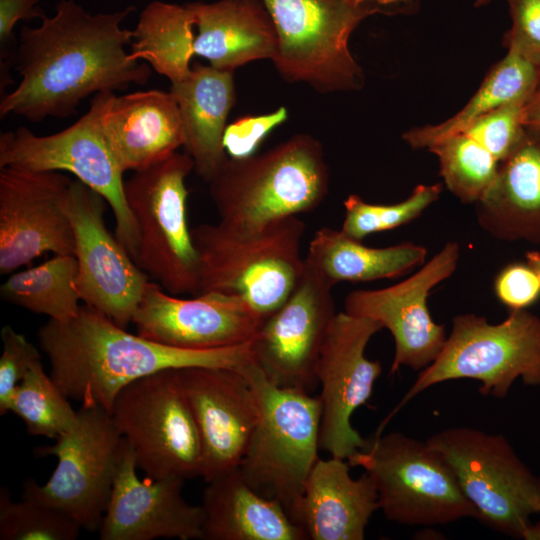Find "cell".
Returning <instances> with one entry per match:
<instances>
[{
	"label": "cell",
	"instance_id": "6da1fadb",
	"mask_svg": "<svg viewBox=\"0 0 540 540\" xmlns=\"http://www.w3.org/2000/svg\"><path fill=\"white\" fill-rule=\"evenodd\" d=\"M134 10L91 14L73 0H61L38 27L24 25L12 57L21 79L2 97L0 117L67 118L92 93L146 84L151 67L126 52L133 30L121 27Z\"/></svg>",
	"mask_w": 540,
	"mask_h": 540
},
{
	"label": "cell",
	"instance_id": "7a4b0ae2",
	"mask_svg": "<svg viewBox=\"0 0 540 540\" xmlns=\"http://www.w3.org/2000/svg\"><path fill=\"white\" fill-rule=\"evenodd\" d=\"M38 339L62 392L81 406L110 414L119 391L150 374L192 366L240 371L253 361L252 341L213 350L170 347L127 332L85 304L67 321L50 319L39 328Z\"/></svg>",
	"mask_w": 540,
	"mask_h": 540
},
{
	"label": "cell",
	"instance_id": "3957f363",
	"mask_svg": "<svg viewBox=\"0 0 540 540\" xmlns=\"http://www.w3.org/2000/svg\"><path fill=\"white\" fill-rule=\"evenodd\" d=\"M208 184L219 223L249 231L316 209L329 169L321 142L298 133L261 154L229 157Z\"/></svg>",
	"mask_w": 540,
	"mask_h": 540
},
{
	"label": "cell",
	"instance_id": "277c9868",
	"mask_svg": "<svg viewBox=\"0 0 540 540\" xmlns=\"http://www.w3.org/2000/svg\"><path fill=\"white\" fill-rule=\"evenodd\" d=\"M298 216L237 231L217 224L191 229L199 259L198 294L219 292L246 300L263 321L288 298L304 271Z\"/></svg>",
	"mask_w": 540,
	"mask_h": 540
},
{
	"label": "cell",
	"instance_id": "5b68a950",
	"mask_svg": "<svg viewBox=\"0 0 540 540\" xmlns=\"http://www.w3.org/2000/svg\"><path fill=\"white\" fill-rule=\"evenodd\" d=\"M240 371L255 391L259 418L238 469L250 487L278 502L292 519L319 459L320 397L271 383L254 361Z\"/></svg>",
	"mask_w": 540,
	"mask_h": 540
},
{
	"label": "cell",
	"instance_id": "8992f818",
	"mask_svg": "<svg viewBox=\"0 0 540 540\" xmlns=\"http://www.w3.org/2000/svg\"><path fill=\"white\" fill-rule=\"evenodd\" d=\"M262 1L277 33V71L320 93L359 90L364 74L349 49L351 34L371 15L402 12L362 0Z\"/></svg>",
	"mask_w": 540,
	"mask_h": 540
},
{
	"label": "cell",
	"instance_id": "52a82bcc",
	"mask_svg": "<svg viewBox=\"0 0 540 540\" xmlns=\"http://www.w3.org/2000/svg\"><path fill=\"white\" fill-rule=\"evenodd\" d=\"M519 378L525 385L540 386V317L527 309L510 310L502 322L491 324L483 316L457 315L436 359L420 371L386 421L412 398L445 381L473 379L480 382L481 394L501 399Z\"/></svg>",
	"mask_w": 540,
	"mask_h": 540
},
{
	"label": "cell",
	"instance_id": "ba28073f",
	"mask_svg": "<svg viewBox=\"0 0 540 540\" xmlns=\"http://www.w3.org/2000/svg\"><path fill=\"white\" fill-rule=\"evenodd\" d=\"M194 170L187 153L175 152L124 180L138 233L135 263L165 291L198 293L199 259L188 227L185 179Z\"/></svg>",
	"mask_w": 540,
	"mask_h": 540
},
{
	"label": "cell",
	"instance_id": "9c48e42d",
	"mask_svg": "<svg viewBox=\"0 0 540 540\" xmlns=\"http://www.w3.org/2000/svg\"><path fill=\"white\" fill-rule=\"evenodd\" d=\"M347 461L372 477L379 509L389 521L430 526L477 518L450 466L427 440L376 433Z\"/></svg>",
	"mask_w": 540,
	"mask_h": 540
},
{
	"label": "cell",
	"instance_id": "30bf717a",
	"mask_svg": "<svg viewBox=\"0 0 540 540\" xmlns=\"http://www.w3.org/2000/svg\"><path fill=\"white\" fill-rule=\"evenodd\" d=\"M450 466L477 519L510 537L525 539L539 513L538 476L500 434L452 427L427 439Z\"/></svg>",
	"mask_w": 540,
	"mask_h": 540
},
{
	"label": "cell",
	"instance_id": "8fae6325",
	"mask_svg": "<svg viewBox=\"0 0 540 540\" xmlns=\"http://www.w3.org/2000/svg\"><path fill=\"white\" fill-rule=\"evenodd\" d=\"M113 92L96 93L88 111L68 128L39 136L25 127L0 134V168L61 171L99 193L111 207L115 236L135 259L138 233L124 194V171L102 128V115Z\"/></svg>",
	"mask_w": 540,
	"mask_h": 540
},
{
	"label": "cell",
	"instance_id": "7c38bea8",
	"mask_svg": "<svg viewBox=\"0 0 540 540\" xmlns=\"http://www.w3.org/2000/svg\"><path fill=\"white\" fill-rule=\"evenodd\" d=\"M124 441L109 412L98 406H81L74 425L54 444L35 448L37 456H55L57 466L43 485L27 479L22 497L57 507L82 529L97 531L108 505Z\"/></svg>",
	"mask_w": 540,
	"mask_h": 540
},
{
	"label": "cell",
	"instance_id": "4fadbf2b",
	"mask_svg": "<svg viewBox=\"0 0 540 540\" xmlns=\"http://www.w3.org/2000/svg\"><path fill=\"white\" fill-rule=\"evenodd\" d=\"M111 416L145 477L200 476V438L178 369L150 374L122 388Z\"/></svg>",
	"mask_w": 540,
	"mask_h": 540
},
{
	"label": "cell",
	"instance_id": "5bb4252c",
	"mask_svg": "<svg viewBox=\"0 0 540 540\" xmlns=\"http://www.w3.org/2000/svg\"><path fill=\"white\" fill-rule=\"evenodd\" d=\"M381 329L375 320L344 311L335 315L327 331L315 375L321 386L320 448L332 457L347 460L368 443L351 417L369 400L382 372L381 363L365 355Z\"/></svg>",
	"mask_w": 540,
	"mask_h": 540
},
{
	"label": "cell",
	"instance_id": "9a60e30c",
	"mask_svg": "<svg viewBox=\"0 0 540 540\" xmlns=\"http://www.w3.org/2000/svg\"><path fill=\"white\" fill-rule=\"evenodd\" d=\"M106 204L99 193L73 180L67 213L74 233L76 288L85 305L126 329L149 279L106 228Z\"/></svg>",
	"mask_w": 540,
	"mask_h": 540
},
{
	"label": "cell",
	"instance_id": "2e32d148",
	"mask_svg": "<svg viewBox=\"0 0 540 540\" xmlns=\"http://www.w3.org/2000/svg\"><path fill=\"white\" fill-rule=\"evenodd\" d=\"M74 179L61 171L0 168V273L44 253L74 255L67 200Z\"/></svg>",
	"mask_w": 540,
	"mask_h": 540
},
{
	"label": "cell",
	"instance_id": "e0dca14e",
	"mask_svg": "<svg viewBox=\"0 0 540 540\" xmlns=\"http://www.w3.org/2000/svg\"><path fill=\"white\" fill-rule=\"evenodd\" d=\"M332 288L305 262L288 298L262 322L251 342L253 361L271 383L307 391L317 383L319 354L337 314Z\"/></svg>",
	"mask_w": 540,
	"mask_h": 540
},
{
	"label": "cell",
	"instance_id": "ac0fdd59",
	"mask_svg": "<svg viewBox=\"0 0 540 540\" xmlns=\"http://www.w3.org/2000/svg\"><path fill=\"white\" fill-rule=\"evenodd\" d=\"M459 259V245L448 242L423 267L405 280L376 290H355L345 298V312L377 321L389 330L395 352L390 374L402 366L423 370L431 364L446 341L445 326L429 312L430 291L449 278Z\"/></svg>",
	"mask_w": 540,
	"mask_h": 540
},
{
	"label": "cell",
	"instance_id": "d6986e66",
	"mask_svg": "<svg viewBox=\"0 0 540 540\" xmlns=\"http://www.w3.org/2000/svg\"><path fill=\"white\" fill-rule=\"evenodd\" d=\"M263 319L243 298L204 292L180 298L149 280L132 318L137 334L190 350H213L251 342Z\"/></svg>",
	"mask_w": 540,
	"mask_h": 540
},
{
	"label": "cell",
	"instance_id": "ffe728a7",
	"mask_svg": "<svg viewBox=\"0 0 540 540\" xmlns=\"http://www.w3.org/2000/svg\"><path fill=\"white\" fill-rule=\"evenodd\" d=\"M201 443L200 476L209 482L239 467L259 418V404L239 370L178 369Z\"/></svg>",
	"mask_w": 540,
	"mask_h": 540
},
{
	"label": "cell",
	"instance_id": "44dd1931",
	"mask_svg": "<svg viewBox=\"0 0 540 540\" xmlns=\"http://www.w3.org/2000/svg\"><path fill=\"white\" fill-rule=\"evenodd\" d=\"M137 469L134 453L125 439L111 495L98 529L100 539H202L203 510L184 499V479L145 477L141 480Z\"/></svg>",
	"mask_w": 540,
	"mask_h": 540
},
{
	"label": "cell",
	"instance_id": "7402d4cb",
	"mask_svg": "<svg viewBox=\"0 0 540 540\" xmlns=\"http://www.w3.org/2000/svg\"><path fill=\"white\" fill-rule=\"evenodd\" d=\"M347 460L319 458L306 481L292 520L312 540H362L373 513L379 510L372 477L350 475Z\"/></svg>",
	"mask_w": 540,
	"mask_h": 540
},
{
	"label": "cell",
	"instance_id": "603a6c76",
	"mask_svg": "<svg viewBox=\"0 0 540 540\" xmlns=\"http://www.w3.org/2000/svg\"><path fill=\"white\" fill-rule=\"evenodd\" d=\"M102 128L124 172L160 162L184 144L180 111L171 91L112 93L102 115Z\"/></svg>",
	"mask_w": 540,
	"mask_h": 540
},
{
	"label": "cell",
	"instance_id": "cb8c5ba5",
	"mask_svg": "<svg viewBox=\"0 0 540 540\" xmlns=\"http://www.w3.org/2000/svg\"><path fill=\"white\" fill-rule=\"evenodd\" d=\"M479 226L503 241L540 243V131L526 128L476 203Z\"/></svg>",
	"mask_w": 540,
	"mask_h": 540
},
{
	"label": "cell",
	"instance_id": "d4e9b609",
	"mask_svg": "<svg viewBox=\"0 0 540 540\" xmlns=\"http://www.w3.org/2000/svg\"><path fill=\"white\" fill-rule=\"evenodd\" d=\"M198 29L194 53L220 70L234 71L255 60L273 59L277 33L261 0L187 3Z\"/></svg>",
	"mask_w": 540,
	"mask_h": 540
},
{
	"label": "cell",
	"instance_id": "484cf974",
	"mask_svg": "<svg viewBox=\"0 0 540 540\" xmlns=\"http://www.w3.org/2000/svg\"><path fill=\"white\" fill-rule=\"evenodd\" d=\"M233 72L195 63L186 79L171 84L182 121L184 152L207 183L229 158L223 135L236 101Z\"/></svg>",
	"mask_w": 540,
	"mask_h": 540
},
{
	"label": "cell",
	"instance_id": "4316f807",
	"mask_svg": "<svg viewBox=\"0 0 540 540\" xmlns=\"http://www.w3.org/2000/svg\"><path fill=\"white\" fill-rule=\"evenodd\" d=\"M202 539L305 540V531L275 500L250 487L238 468L207 482Z\"/></svg>",
	"mask_w": 540,
	"mask_h": 540
},
{
	"label": "cell",
	"instance_id": "83f0119b",
	"mask_svg": "<svg viewBox=\"0 0 540 540\" xmlns=\"http://www.w3.org/2000/svg\"><path fill=\"white\" fill-rule=\"evenodd\" d=\"M424 246L404 242L384 248L363 245L341 230L321 227L313 235L305 262L329 285L400 277L424 263Z\"/></svg>",
	"mask_w": 540,
	"mask_h": 540
},
{
	"label": "cell",
	"instance_id": "f1b7e54d",
	"mask_svg": "<svg viewBox=\"0 0 540 540\" xmlns=\"http://www.w3.org/2000/svg\"><path fill=\"white\" fill-rule=\"evenodd\" d=\"M540 77V67L516 52L506 55L488 71L480 87L455 115L434 125L412 128L403 134L413 149H426L439 139L463 132L480 117L511 101L528 98Z\"/></svg>",
	"mask_w": 540,
	"mask_h": 540
},
{
	"label": "cell",
	"instance_id": "f546056e",
	"mask_svg": "<svg viewBox=\"0 0 540 540\" xmlns=\"http://www.w3.org/2000/svg\"><path fill=\"white\" fill-rule=\"evenodd\" d=\"M194 19L185 5L153 1L141 12L133 30L129 55L145 60L171 84L186 79L194 53Z\"/></svg>",
	"mask_w": 540,
	"mask_h": 540
},
{
	"label": "cell",
	"instance_id": "4dcf8cb0",
	"mask_svg": "<svg viewBox=\"0 0 540 540\" xmlns=\"http://www.w3.org/2000/svg\"><path fill=\"white\" fill-rule=\"evenodd\" d=\"M74 255H54L44 263L12 274L0 287L1 298L54 321L75 317L81 305Z\"/></svg>",
	"mask_w": 540,
	"mask_h": 540
},
{
	"label": "cell",
	"instance_id": "1f68e13d",
	"mask_svg": "<svg viewBox=\"0 0 540 540\" xmlns=\"http://www.w3.org/2000/svg\"><path fill=\"white\" fill-rule=\"evenodd\" d=\"M427 150L437 157L447 188L461 202L476 204L496 179L500 162L463 132L443 137Z\"/></svg>",
	"mask_w": 540,
	"mask_h": 540
},
{
	"label": "cell",
	"instance_id": "d6a6232c",
	"mask_svg": "<svg viewBox=\"0 0 540 540\" xmlns=\"http://www.w3.org/2000/svg\"><path fill=\"white\" fill-rule=\"evenodd\" d=\"M68 399L38 361L16 386L9 411L24 422L28 434L55 440L77 420Z\"/></svg>",
	"mask_w": 540,
	"mask_h": 540
},
{
	"label": "cell",
	"instance_id": "836d02e7",
	"mask_svg": "<svg viewBox=\"0 0 540 540\" xmlns=\"http://www.w3.org/2000/svg\"><path fill=\"white\" fill-rule=\"evenodd\" d=\"M81 530L61 509L31 498L13 501L6 487L0 489L1 540H75Z\"/></svg>",
	"mask_w": 540,
	"mask_h": 540
},
{
	"label": "cell",
	"instance_id": "e575fe53",
	"mask_svg": "<svg viewBox=\"0 0 540 540\" xmlns=\"http://www.w3.org/2000/svg\"><path fill=\"white\" fill-rule=\"evenodd\" d=\"M442 192V183L416 186L410 196L395 204H372L351 194L344 201L345 217L341 231L362 241L366 236L391 230L418 218Z\"/></svg>",
	"mask_w": 540,
	"mask_h": 540
},
{
	"label": "cell",
	"instance_id": "d590c367",
	"mask_svg": "<svg viewBox=\"0 0 540 540\" xmlns=\"http://www.w3.org/2000/svg\"><path fill=\"white\" fill-rule=\"evenodd\" d=\"M528 98L506 103L480 117L463 133L486 148L499 162L503 161L521 140L525 104Z\"/></svg>",
	"mask_w": 540,
	"mask_h": 540
},
{
	"label": "cell",
	"instance_id": "8d00e7d4",
	"mask_svg": "<svg viewBox=\"0 0 540 540\" xmlns=\"http://www.w3.org/2000/svg\"><path fill=\"white\" fill-rule=\"evenodd\" d=\"M1 341L0 415H5L10 412V401L16 386L30 368L41 361V354L23 334L9 325L2 327Z\"/></svg>",
	"mask_w": 540,
	"mask_h": 540
},
{
	"label": "cell",
	"instance_id": "74e56055",
	"mask_svg": "<svg viewBox=\"0 0 540 540\" xmlns=\"http://www.w3.org/2000/svg\"><path fill=\"white\" fill-rule=\"evenodd\" d=\"M506 1L511 26L504 35V46L540 67V0Z\"/></svg>",
	"mask_w": 540,
	"mask_h": 540
},
{
	"label": "cell",
	"instance_id": "f35d334b",
	"mask_svg": "<svg viewBox=\"0 0 540 540\" xmlns=\"http://www.w3.org/2000/svg\"><path fill=\"white\" fill-rule=\"evenodd\" d=\"M287 117V109L280 107L268 114L247 115L228 124L223 135L227 155L231 158H240L254 154L267 134L286 121Z\"/></svg>",
	"mask_w": 540,
	"mask_h": 540
},
{
	"label": "cell",
	"instance_id": "ab89813d",
	"mask_svg": "<svg viewBox=\"0 0 540 540\" xmlns=\"http://www.w3.org/2000/svg\"><path fill=\"white\" fill-rule=\"evenodd\" d=\"M494 292L510 310L527 309L540 298V279L527 263L513 262L496 275Z\"/></svg>",
	"mask_w": 540,
	"mask_h": 540
},
{
	"label": "cell",
	"instance_id": "60d3db41",
	"mask_svg": "<svg viewBox=\"0 0 540 540\" xmlns=\"http://www.w3.org/2000/svg\"><path fill=\"white\" fill-rule=\"evenodd\" d=\"M39 0H0V44L1 64L4 62V85L8 75L7 63L12 64V56L8 46L13 38V30L17 22L33 18H44V12L37 7ZM1 77V79H3Z\"/></svg>",
	"mask_w": 540,
	"mask_h": 540
},
{
	"label": "cell",
	"instance_id": "b9f144b4",
	"mask_svg": "<svg viewBox=\"0 0 540 540\" xmlns=\"http://www.w3.org/2000/svg\"><path fill=\"white\" fill-rule=\"evenodd\" d=\"M524 125L528 129L540 131V77L526 101Z\"/></svg>",
	"mask_w": 540,
	"mask_h": 540
},
{
	"label": "cell",
	"instance_id": "7bdbcfd3",
	"mask_svg": "<svg viewBox=\"0 0 540 540\" xmlns=\"http://www.w3.org/2000/svg\"><path fill=\"white\" fill-rule=\"evenodd\" d=\"M362 1L372 2L382 7L397 9L402 12L408 11V8L410 6H414L413 0H362Z\"/></svg>",
	"mask_w": 540,
	"mask_h": 540
},
{
	"label": "cell",
	"instance_id": "ee69618b",
	"mask_svg": "<svg viewBox=\"0 0 540 540\" xmlns=\"http://www.w3.org/2000/svg\"><path fill=\"white\" fill-rule=\"evenodd\" d=\"M526 263L536 272L540 279V252L528 251L525 254Z\"/></svg>",
	"mask_w": 540,
	"mask_h": 540
},
{
	"label": "cell",
	"instance_id": "f6af8a7d",
	"mask_svg": "<svg viewBox=\"0 0 540 540\" xmlns=\"http://www.w3.org/2000/svg\"><path fill=\"white\" fill-rule=\"evenodd\" d=\"M493 0H474V5L476 7H482L489 3H491Z\"/></svg>",
	"mask_w": 540,
	"mask_h": 540
},
{
	"label": "cell",
	"instance_id": "bcb514c9",
	"mask_svg": "<svg viewBox=\"0 0 540 540\" xmlns=\"http://www.w3.org/2000/svg\"><path fill=\"white\" fill-rule=\"evenodd\" d=\"M538 489H539V513H540V475L538 476Z\"/></svg>",
	"mask_w": 540,
	"mask_h": 540
}]
</instances>
